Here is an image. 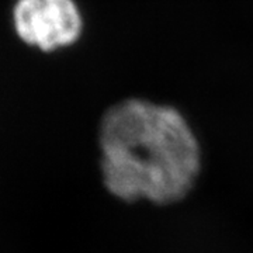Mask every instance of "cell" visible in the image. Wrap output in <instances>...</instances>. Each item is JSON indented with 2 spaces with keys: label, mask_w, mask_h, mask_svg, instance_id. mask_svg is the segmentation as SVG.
I'll return each mask as SVG.
<instances>
[{
  "label": "cell",
  "mask_w": 253,
  "mask_h": 253,
  "mask_svg": "<svg viewBox=\"0 0 253 253\" xmlns=\"http://www.w3.org/2000/svg\"><path fill=\"white\" fill-rule=\"evenodd\" d=\"M101 176L113 196L126 203H179L201 170V146L177 109L131 97L113 104L99 129Z\"/></svg>",
  "instance_id": "obj_1"
},
{
  "label": "cell",
  "mask_w": 253,
  "mask_h": 253,
  "mask_svg": "<svg viewBox=\"0 0 253 253\" xmlns=\"http://www.w3.org/2000/svg\"><path fill=\"white\" fill-rule=\"evenodd\" d=\"M11 18L18 38L42 52L73 45L83 33V16L75 0H16Z\"/></svg>",
  "instance_id": "obj_2"
}]
</instances>
